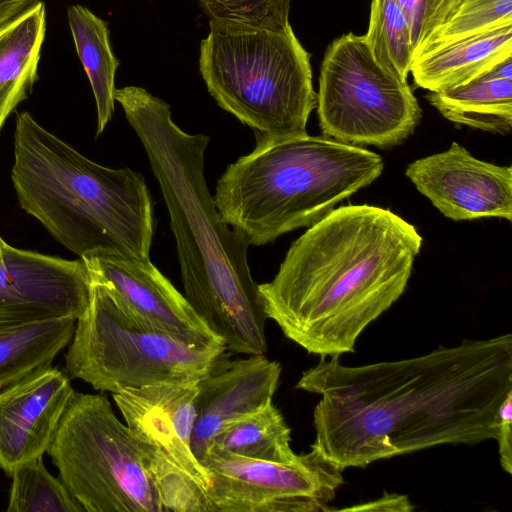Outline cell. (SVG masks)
Segmentation results:
<instances>
[{
    "label": "cell",
    "instance_id": "cell-1",
    "mask_svg": "<svg viewBox=\"0 0 512 512\" xmlns=\"http://www.w3.org/2000/svg\"><path fill=\"white\" fill-rule=\"evenodd\" d=\"M295 388L321 395L312 445L342 471L441 444L496 440L499 407L512 391V335L362 366L321 356Z\"/></svg>",
    "mask_w": 512,
    "mask_h": 512
},
{
    "label": "cell",
    "instance_id": "cell-2",
    "mask_svg": "<svg viewBox=\"0 0 512 512\" xmlns=\"http://www.w3.org/2000/svg\"><path fill=\"white\" fill-rule=\"evenodd\" d=\"M422 237L394 212L368 204L331 210L259 285L264 311L307 352H354L363 330L403 294Z\"/></svg>",
    "mask_w": 512,
    "mask_h": 512
},
{
    "label": "cell",
    "instance_id": "cell-3",
    "mask_svg": "<svg viewBox=\"0 0 512 512\" xmlns=\"http://www.w3.org/2000/svg\"><path fill=\"white\" fill-rule=\"evenodd\" d=\"M159 183L176 241L184 296L235 353L265 355L267 315L251 274L249 244L219 214L204 174L209 137L189 134L170 106L146 89L115 90Z\"/></svg>",
    "mask_w": 512,
    "mask_h": 512
},
{
    "label": "cell",
    "instance_id": "cell-4",
    "mask_svg": "<svg viewBox=\"0 0 512 512\" xmlns=\"http://www.w3.org/2000/svg\"><path fill=\"white\" fill-rule=\"evenodd\" d=\"M11 180L20 207L79 258L150 260L153 202L144 177L100 165L41 126L16 116Z\"/></svg>",
    "mask_w": 512,
    "mask_h": 512
},
{
    "label": "cell",
    "instance_id": "cell-5",
    "mask_svg": "<svg viewBox=\"0 0 512 512\" xmlns=\"http://www.w3.org/2000/svg\"><path fill=\"white\" fill-rule=\"evenodd\" d=\"M383 168L380 155L325 136L256 137L219 178L213 200L230 227L260 246L313 225Z\"/></svg>",
    "mask_w": 512,
    "mask_h": 512
},
{
    "label": "cell",
    "instance_id": "cell-6",
    "mask_svg": "<svg viewBox=\"0 0 512 512\" xmlns=\"http://www.w3.org/2000/svg\"><path fill=\"white\" fill-rule=\"evenodd\" d=\"M199 71L209 94L256 137L306 135L317 105L310 55L291 25L280 29L209 20Z\"/></svg>",
    "mask_w": 512,
    "mask_h": 512
},
{
    "label": "cell",
    "instance_id": "cell-7",
    "mask_svg": "<svg viewBox=\"0 0 512 512\" xmlns=\"http://www.w3.org/2000/svg\"><path fill=\"white\" fill-rule=\"evenodd\" d=\"M226 350L225 345L188 344L154 328L90 274L89 303L76 319L64 372L95 390L116 394L129 388L197 382Z\"/></svg>",
    "mask_w": 512,
    "mask_h": 512
},
{
    "label": "cell",
    "instance_id": "cell-8",
    "mask_svg": "<svg viewBox=\"0 0 512 512\" xmlns=\"http://www.w3.org/2000/svg\"><path fill=\"white\" fill-rule=\"evenodd\" d=\"M46 452L83 512H164L136 440L104 392H73Z\"/></svg>",
    "mask_w": 512,
    "mask_h": 512
},
{
    "label": "cell",
    "instance_id": "cell-9",
    "mask_svg": "<svg viewBox=\"0 0 512 512\" xmlns=\"http://www.w3.org/2000/svg\"><path fill=\"white\" fill-rule=\"evenodd\" d=\"M316 94L323 135L349 145H399L422 116L407 81L375 62L364 35L348 33L330 44Z\"/></svg>",
    "mask_w": 512,
    "mask_h": 512
},
{
    "label": "cell",
    "instance_id": "cell-10",
    "mask_svg": "<svg viewBox=\"0 0 512 512\" xmlns=\"http://www.w3.org/2000/svg\"><path fill=\"white\" fill-rule=\"evenodd\" d=\"M112 395L164 512H213L207 497L210 476L191 446L197 382L129 388Z\"/></svg>",
    "mask_w": 512,
    "mask_h": 512
},
{
    "label": "cell",
    "instance_id": "cell-11",
    "mask_svg": "<svg viewBox=\"0 0 512 512\" xmlns=\"http://www.w3.org/2000/svg\"><path fill=\"white\" fill-rule=\"evenodd\" d=\"M213 512H320L344 483L342 470L316 446L297 461L279 463L207 452Z\"/></svg>",
    "mask_w": 512,
    "mask_h": 512
},
{
    "label": "cell",
    "instance_id": "cell-12",
    "mask_svg": "<svg viewBox=\"0 0 512 512\" xmlns=\"http://www.w3.org/2000/svg\"><path fill=\"white\" fill-rule=\"evenodd\" d=\"M90 274L85 261L10 246L0 251V330L61 317L87 308Z\"/></svg>",
    "mask_w": 512,
    "mask_h": 512
},
{
    "label": "cell",
    "instance_id": "cell-13",
    "mask_svg": "<svg viewBox=\"0 0 512 512\" xmlns=\"http://www.w3.org/2000/svg\"><path fill=\"white\" fill-rule=\"evenodd\" d=\"M405 174L447 218L512 220L511 166L479 160L456 142L444 152L413 161Z\"/></svg>",
    "mask_w": 512,
    "mask_h": 512
},
{
    "label": "cell",
    "instance_id": "cell-14",
    "mask_svg": "<svg viewBox=\"0 0 512 512\" xmlns=\"http://www.w3.org/2000/svg\"><path fill=\"white\" fill-rule=\"evenodd\" d=\"M83 260L92 276L109 286L130 311L154 328L192 345H225L150 260L113 254Z\"/></svg>",
    "mask_w": 512,
    "mask_h": 512
},
{
    "label": "cell",
    "instance_id": "cell-15",
    "mask_svg": "<svg viewBox=\"0 0 512 512\" xmlns=\"http://www.w3.org/2000/svg\"><path fill=\"white\" fill-rule=\"evenodd\" d=\"M73 392L69 376L52 365L0 390V468L6 475L43 456Z\"/></svg>",
    "mask_w": 512,
    "mask_h": 512
},
{
    "label": "cell",
    "instance_id": "cell-16",
    "mask_svg": "<svg viewBox=\"0 0 512 512\" xmlns=\"http://www.w3.org/2000/svg\"><path fill=\"white\" fill-rule=\"evenodd\" d=\"M281 366L265 355L231 361L227 355L197 381L192 450L200 461L213 438L272 402Z\"/></svg>",
    "mask_w": 512,
    "mask_h": 512
},
{
    "label": "cell",
    "instance_id": "cell-17",
    "mask_svg": "<svg viewBox=\"0 0 512 512\" xmlns=\"http://www.w3.org/2000/svg\"><path fill=\"white\" fill-rule=\"evenodd\" d=\"M512 56V24L453 41L418 55L414 83L428 91L463 85Z\"/></svg>",
    "mask_w": 512,
    "mask_h": 512
},
{
    "label": "cell",
    "instance_id": "cell-18",
    "mask_svg": "<svg viewBox=\"0 0 512 512\" xmlns=\"http://www.w3.org/2000/svg\"><path fill=\"white\" fill-rule=\"evenodd\" d=\"M426 99L454 123L507 134L512 128V56L463 85L428 91Z\"/></svg>",
    "mask_w": 512,
    "mask_h": 512
},
{
    "label": "cell",
    "instance_id": "cell-19",
    "mask_svg": "<svg viewBox=\"0 0 512 512\" xmlns=\"http://www.w3.org/2000/svg\"><path fill=\"white\" fill-rule=\"evenodd\" d=\"M46 34V7L32 9L0 28V133L17 106L31 94Z\"/></svg>",
    "mask_w": 512,
    "mask_h": 512
},
{
    "label": "cell",
    "instance_id": "cell-20",
    "mask_svg": "<svg viewBox=\"0 0 512 512\" xmlns=\"http://www.w3.org/2000/svg\"><path fill=\"white\" fill-rule=\"evenodd\" d=\"M67 17L78 57L93 91L98 136L114 112L115 75L119 60L113 53L106 21L82 5L68 7Z\"/></svg>",
    "mask_w": 512,
    "mask_h": 512
},
{
    "label": "cell",
    "instance_id": "cell-21",
    "mask_svg": "<svg viewBox=\"0 0 512 512\" xmlns=\"http://www.w3.org/2000/svg\"><path fill=\"white\" fill-rule=\"evenodd\" d=\"M75 324L76 318L61 317L0 330V390L52 365L69 345Z\"/></svg>",
    "mask_w": 512,
    "mask_h": 512
},
{
    "label": "cell",
    "instance_id": "cell-22",
    "mask_svg": "<svg viewBox=\"0 0 512 512\" xmlns=\"http://www.w3.org/2000/svg\"><path fill=\"white\" fill-rule=\"evenodd\" d=\"M290 434L291 429L282 413L271 402L217 434L207 452L292 463L298 460L299 455L291 448Z\"/></svg>",
    "mask_w": 512,
    "mask_h": 512
},
{
    "label": "cell",
    "instance_id": "cell-23",
    "mask_svg": "<svg viewBox=\"0 0 512 512\" xmlns=\"http://www.w3.org/2000/svg\"><path fill=\"white\" fill-rule=\"evenodd\" d=\"M364 37L375 62L400 81H407L414 60L411 31L395 0H372Z\"/></svg>",
    "mask_w": 512,
    "mask_h": 512
},
{
    "label": "cell",
    "instance_id": "cell-24",
    "mask_svg": "<svg viewBox=\"0 0 512 512\" xmlns=\"http://www.w3.org/2000/svg\"><path fill=\"white\" fill-rule=\"evenodd\" d=\"M7 512H83L60 478L45 467L43 457L13 471Z\"/></svg>",
    "mask_w": 512,
    "mask_h": 512
},
{
    "label": "cell",
    "instance_id": "cell-25",
    "mask_svg": "<svg viewBox=\"0 0 512 512\" xmlns=\"http://www.w3.org/2000/svg\"><path fill=\"white\" fill-rule=\"evenodd\" d=\"M508 24H512V0H460L421 53Z\"/></svg>",
    "mask_w": 512,
    "mask_h": 512
},
{
    "label": "cell",
    "instance_id": "cell-26",
    "mask_svg": "<svg viewBox=\"0 0 512 512\" xmlns=\"http://www.w3.org/2000/svg\"><path fill=\"white\" fill-rule=\"evenodd\" d=\"M209 20L280 29L288 26L290 0H198Z\"/></svg>",
    "mask_w": 512,
    "mask_h": 512
},
{
    "label": "cell",
    "instance_id": "cell-27",
    "mask_svg": "<svg viewBox=\"0 0 512 512\" xmlns=\"http://www.w3.org/2000/svg\"><path fill=\"white\" fill-rule=\"evenodd\" d=\"M403 11L411 31L414 59L428 39L456 8L460 0H395Z\"/></svg>",
    "mask_w": 512,
    "mask_h": 512
},
{
    "label": "cell",
    "instance_id": "cell-28",
    "mask_svg": "<svg viewBox=\"0 0 512 512\" xmlns=\"http://www.w3.org/2000/svg\"><path fill=\"white\" fill-rule=\"evenodd\" d=\"M499 447L500 464L502 469L512 473V391L502 401L498 411V434L496 438Z\"/></svg>",
    "mask_w": 512,
    "mask_h": 512
},
{
    "label": "cell",
    "instance_id": "cell-29",
    "mask_svg": "<svg viewBox=\"0 0 512 512\" xmlns=\"http://www.w3.org/2000/svg\"><path fill=\"white\" fill-rule=\"evenodd\" d=\"M415 507L410 503L406 495L396 493H387L374 501L358 504L349 508H343V511H391V512H410Z\"/></svg>",
    "mask_w": 512,
    "mask_h": 512
},
{
    "label": "cell",
    "instance_id": "cell-30",
    "mask_svg": "<svg viewBox=\"0 0 512 512\" xmlns=\"http://www.w3.org/2000/svg\"><path fill=\"white\" fill-rule=\"evenodd\" d=\"M41 0H0V28L14 21Z\"/></svg>",
    "mask_w": 512,
    "mask_h": 512
},
{
    "label": "cell",
    "instance_id": "cell-31",
    "mask_svg": "<svg viewBox=\"0 0 512 512\" xmlns=\"http://www.w3.org/2000/svg\"><path fill=\"white\" fill-rule=\"evenodd\" d=\"M3 243H4V240H3V239L1 238V236H0V251H1V249H2V245H3Z\"/></svg>",
    "mask_w": 512,
    "mask_h": 512
}]
</instances>
